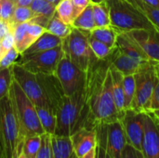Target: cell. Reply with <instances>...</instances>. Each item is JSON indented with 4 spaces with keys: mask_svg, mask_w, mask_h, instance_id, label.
Masks as SVG:
<instances>
[{
    "mask_svg": "<svg viewBox=\"0 0 159 158\" xmlns=\"http://www.w3.org/2000/svg\"><path fill=\"white\" fill-rule=\"evenodd\" d=\"M50 136L47 133L41 135V146L35 158H52Z\"/></svg>",
    "mask_w": 159,
    "mask_h": 158,
    "instance_id": "74e56055",
    "label": "cell"
},
{
    "mask_svg": "<svg viewBox=\"0 0 159 158\" xmlns=\"http://www.w3.org/2000/svg\"><path fill=\"white\" fill-rule=\"evenodd\" d=\"M18 158H27V156H25V155H24L23 153H21V154H20V155L19 156V157H18Z\"/></svg>",
    "mask_w": 159,
    "mask_h": 158,
    "instance_id": "f5cc1de1",
    "label": "cell"
},
{
    "mask_svg": "<svg viewBox=\"0 0 159 158\" xmlns=\"http://www.w3.org/2000/svg\"><path fill=\"white\" fill-rule=\"evenodd\" d=\"M56 6L57 5L48 0H34L30 7L36 15L45 16L50 19L56 12Z\"/></svg>",
    "mask_w": 159,
    "mask_h": 158,
    "instance_id": "4dcf8cb0",
    "label": "cell"
},
{
    "mask_svg": "<svg viewBox=\"0 0 159 158\" xmlns=\"http://www.w3.org/2000/svg\"><path fill=\"white\" fill-rule=\"evenodd\" d=\"M123 91L125 96L126 108L130 109L135 95V76L134 74L123 75Z\"/></svg>",
    "mask_w": 159,
    "mask_h": 158,
    "instance_id": "836d02e7",
    "label": "cell"
},
{
    "mask_svg": "<svg viewBox=\"0 0 159 158\" xmlns=\"http://www.w3.org/2000/svg\"><path fill=\"white\" fill-rule=\"evenodd\" d=\"M116 47L128 56L141 61H150L141 46L128 34V32H121L117 37Z\"/></svg>",
    "mask_w": 159,
    "mask_h": 158,
    "instance_id": "ac0fdd59",
    "label": "cell"
},
{
    "mask_svg": "<svg viewBox=\"0 0 159 158\" xmlns=\"http://www.w3.org/2000/svg\"><path fill=\"white\" fill-rule=\"evenodd\" d=\"M96 155H97V151H96V148H94L91 151H89L88 154H86L85 156H83L82 157L79 158H96Z\"/></svg>",
    "mask_w": 159,
    "mask_h": 158,
    "instance_id": "7dc6e473",
    "label": "cell"
},
{
    "mask_svg": "<svg viewBox=\"0 0 159 158\" xmlns=\"http://www.w3.org/2000/svg\"><path fill=\"white\" fill-rule=\"evenodd\" d=\"M122 158H143V155L130 144L127 143L122 153Z\"/></svg>",
    "mask_w": 159,
    "mask_h": 158,
    "instance_id": "b9f144b4",
    "label": "cell"
},
{
    "mask_svg": "<svg viewBox=\"0 0 159 158\" xmlns=\"http://www.w3.org/2000/svg\"><path fill=\"white\" fill-rule=\"evenodd\" d=\"M89 47L91 48L92 53L98 60H103L109 57V55L112 53L113 49L106 44L93 38L92 36H89Z\"/></svg>",
    "mask_w": 159,
    "mask_h": 158,
    "instance_id": "e575fe53",
    "label": "cell"
},
{
    "mask_svg": "<svg viewBox=\"0 0 159 158\" xmlns=\"http://www.w3.org/2000/svg\"><path fill=\"white\" fill-rule=\"evenodd\" d=\"M152 62H153V65H154V68H155V72L157 74V76L159 77V62L158 61H152Z\"/></svg>",
    "mask_w": 159,
    "mask_h": 158,
    "instance_id": "681fc988",
    "label": "cell"
},
{
    "mask_svg": "<svg viewBox=\"0 0 159 158\" xmlns=\"http://www.w3.org/2000/svg\"><path fill=\"white\" fill-rule=\"evenodd\" d=\"M35 108L44 132L49 135H54L57 125L56 113L54 110L48 106H35Z\"/></svg>",
    "mask_w": 159,
    "mask_h": 158,
    "instance_id": "603a6c76",
    "label": "cell"
},
{
    "mask_svg": "<svg viewBox=\"0 0 159 158\" xmlns=\"http://www.w3.org/2000/svg\"><path fill=\"white\" fill-rule=\"evenodd\" d=\"M127 143V138L121 120L106 124V146L112 157L122 158V153Z\"/></svg>",
    "mask_w": 159,
    "mask_h": 158,
    "instance_id": "4fadbf2b",
    "label": "cell"
},
{
    "mask_svg": "<svg viewBox=\"0 0 159 158\" xmlns=\"http://www.w3.org/2000/svg\"><path fill=\"white\" fill-rule=\"evenodd\" d=\"M16 4L11 0H0V20L7 23L11 22Z\"/></svg>",
    "mask_w": 159,
    "mask_h": 158,
    "instance_id": "8d00e7d4",
    "label": "cell"
},
{
    "mask_svg": "<svg viewBox=\"0 0 159 158\" xmlns=\"http://www.w3.org/2000/svg\"><path fill=\"white\" fill-rule=\"evenodd\" d=\"M147 113L157 124H159V109L158 110H151V111H147L145 112Z\"/></svg>",
    "mask_w": 159,
    "mask_h": 158,
    "instance_id": "f6af8a7d",
    "label": "cell"
},
{
    "mask_svg": "<svg viewBox=\"0 0 159 158\" xmlns=\"http://www.w3.org/2000/svg\"><path fill=\"white\" fill-rule=\"evenodd\" d=\"M97 133L96 158H113L106 146V124H99L95 127Z\"/></svg>",
    "mask_w": 159,
    "mask_h": 158,
    "instance_id": "f546056e",
    "label": "cell"
},
{
    "mask_svg": "<svg viewBox=\"0 0 159 158\" xmlns=\"http://www.w3.org/2000/svg\"><path fill=\"white\" fill-rule=\"evenodd\" d=\"M111 24L122 32L133 30H154L152 23L127 0H110Z\"/></svg>",
    "mask_w": 159,
    "mask_h": 158,
    "instance_id": "5b68a950",
    "label": "cell"
},
{
    "mask_svg": "<svg viewBox=\"0 0 159 158\" xmlns=\"http://www.w3.org/2000/svg\"><path fill=\"white\" fill-rule=\"evenodd\" d=\"M76 156L82 157L97 146V133L95 129L82 128L70 136Z\"/></svg>",
    "mask_w": 159,
    "mask_h": 158,
    "instance_id": "2e32d148",
    "label": "cell"
},
{
    "mask_svg": "<svg viewBox=\"0 0 159 158\" xmlns=\"http://www.w3.org/2000/svg\"><path fill=\"white\" fill-rule=\"evenodd\" d=\"M20 53L18 52V50L13 47L0 61V70L2 69H6L8 68L10 66L13 65L14 62H16L17 58L19 57Z\"/></svg>",
    "mask_w": 159,
    "mask_h": 158,
    "instance_id": "f35d334b",
    "label": "cell"
},
{
    "mask_svg": "<svg viewBox=\"0 0 159 158\" xmlns=\"http://www.w3.org/2000/svg\"><path fill=\"white\" fill-rule=\"evenodd\" d=\"M52 158H78L75 154L71 137L51 135Z\"/></svg>",
    "mask_w": 159,
    "mask_h": 158,
    "instance_id": "44dd1931",
    "label": "cell"
},
{
    "mask_svg": "<svg viewBox=\"0 0 159 158\" xmlns=\"http://www.w3.org/2000/svg\"><path fill=\"white\" fill-rule=\"evenodd\" d=\"M76 14L78 15L80 12H82L89 4H90V0H71Z\"/></svg>",
    "mask_w": 159,
    "mask_h": 158,
    "instance_id": "7bdbcfd3",
    "label": "cell"
},
{
    "mask_svg": "<svg viewBox=\"0 0 159 158\" xmlns=\"http://www.w3.org/2000/svg\"><path fill=\"white\" fill-rule=\"evenodd\" d=\"M110 69H111V76H112V90H113L114 102L121 119L127 110L125 104V96L123 91V74L112 65L110 66Z\"/></svg>",
    "mask_w": 159,
    "mask_h": 158,
    "instance_id": "d6986e66",
    "label": "cell"
},
{
    "mask_svg": "<svg viewBox=\"0 0 159 158\" xmlns=\"http://www.w3.org/2000/svg\"><path fill=\"white\" fill-rule=\"evenodd\" d=\"M41 146V135L28 136L24 140L22 153L27 158H35Z\"/></svg>",
    "mask_w": 159,
    "mask_h": 158,
    "instance_id": "d6a6232c",
    "label": "cell"
},
{
    "mask_svg": "<svg viewBox=\"0 0 159 158\" xmlns=\"http://www.w3.org/2000/svg\"><path fill=\"white\" fill-rule=\"evenodd\" d=\"M128 34L141 46L150 61L159 62V33L156 30H133Z\"/></svg>",
    "mask_w": 159,
    "mask_h": 158,
    "instance_id": "5bb4252c",
    "label": "cell"
},
{
    "mask_svg": "<svg viewBox=\"0 0 159 158\" xmlns=\"http://www.w3.org/2000/svg\"><path fill=\"white\" fill-rule=\"evenodd\" d=\"M73 28L74 27L71 24H67L64 21H62L55 12V14L48 20L45 30L63 39L72 32Z\"/></svg>",
    "mask_w": 159,
    "mask_h": 158,
    "instance_id": "83f0119b",
    "label": "cell"
},
{
    "mask_svg": "<svg viewBox=\"0 0 159 158\" xmlns=\"http://www.w3.org/2000/svg\"><path fill=\"white\" fill-rule=\"evenodd\" d=\"M122 31L113 26L112 24L104 27H95L92 31H90L89 34L93 38L106 44L110 47L114 48L116 44V40L118 35Z\"/></svg>",
    "mask_w": 159,
    "mask_h": 158,
    "instance_id": "7402d4cb",
    "label": "cell"
},
{
    "mask_svg": "<svg viewBox=\"0 0 159 158\" xmlns=\"http://www.w3.org/2000/svg\"><path fill=\"white\" fill-rule=\"evenodd\" d=\"M9 97L25 138L32 135L44 134L45 132L40 124L34 104L14 79L9 89Z\"/></svg>",
    "mask_w": 159,
    "mask_h": 158,
    "instance_id": "277c9868",
    "label": "cell"
},
{
    "mask_svg": "<svg viewBox=\"0 0 159 158\" xmlns=\"http://www.w3.org/2000/svg\"><path fill=\"white\" fill-rule=\"evenodd\" d=\"M10 32H11V27L9 23L0 20V40Z\"/></svg>",
    "mask_w": 159,
    "mask_h": 158,
    "instance_id": "ee69618b",
    "label": "cell"
},
{
    "mask_svg": "<svg viewBox=\"0 0 159 158\" xmlns=\"http://www.w3.org/2000/svg\"><path fill=\"white\" fill-rule=\"evenodd\" d=\"M89 32L73 28L72 32L62 39L61 43L64 55L85 72L89 69L91 62L97 59L89 47Z\"/></svg>",
    "mask_w": 159,
    "mask_h": 158,
    "instance_id": "8992f818",
    "label": "cell"
},
{
    "mask_svg": "<svg viewBox=\"0 0 159 158\" xmlns=\"http://www.w3.org/2000/svg\"><path fill=\"white\" fill-rule=\"evenodd\" d=\"M56 14L58 17L67 24L73 23L76 18V11L71 2V0H61L56 6Z\"/></svg>",
    "mask_w": 159,
    "mask_h": 158,
    "instance_id": "f1b7e54d",
    "label": "cell"
},
{
    "mask_svg": "<svg viewBox=\"0 0 159 158\" xmlns=\"http://www.w3.org/2000/svg\"><path fill=\"white\" fill-rule=\"evenodd\" d=\"M92 13L96 27H104L111 25L110 7L108 2L91 3Z\"/></svg>",
    "mask_w": 159,
    "mask_h": 158,
    "instance_id": "d4e9b609",
    "label": "cell"
},
{
    "mask_svg": "<svg viewBox=\"0 0 159 158\" xmlns=\"http://www.w3.org/2000/svg\"><path fill=\"white\" fill-rule=\"evenodd\" d=\"M72 26L74 28L79 29L81 31L89 32L92 31L96 26L93 19V13H92V4L90 3L82 12H80L76 18L74 20Z\"/></svg>",
    "mask_w": 159,
    "mask_h": 158,
    "instance_id": "484cf974",
    "label": "cell"
},
{
    "mask_svg": "<svg viewBox=\"0 0 159 158\" xmlns=\"http://www.w3.org/2000/svg\"><path fill=\"white\" fill-rule=\"evenodd\" d=\"M134 76L135 95L130 109L144 113L149 109L151 97L157 82V74L152 61L144 62Z\"/></svg>",
    "mask_w": 159,
    "mask_h": 158,
    "instance_id": "52a82bcc",
    "label": "cell"
},
{
    "mask_svg": "<svg viewBox=\"0 0 159 158\" xmlns=\"http://www.w3.org/2000/svg\"><path fill=\"white\" fill-rule=\"evenodd\" d=\"M14 47V38L12 32L8 33L0 40V61Z\"/></svg>",
    "mask_w": 159,
    "mask_h": 158,
    "instance_id": "ab89813d",
    "label": "cell"
},
{
    "mask_svg": "<svg viewBox=\"0 0 159 158\" xmlns=\"http://www.w3.org/2000/svg\"><path fill=\"white\" fill-rule=\"evenodd\" d=\"M36 76L48 104L56 113L59 104L65 96L59 79L55 74H37Z\"/></svg>",
    "mask_w": 159,
    "mask_h": 158,
    "instance_id": "9a60e30c",
    "label": "cell"
},
{
    "mask_svg": "<svg viewBox=\"0 0 159 158\" xmlns=\"http://www.w3.org/2000/svg\"><path fill=\"white\" fill-rule=\"evenodd\" d=\"M62 39L53 34L45 31L22 54L21 56H27L35 54L41 51L48 50L56 47L61 46Z\"/></svg>",
    "mask_w": 159,
    "mask_h": 158,
    "instance_id": "ffe728a7",
    "label": "cell"
},
{
    "mask_svg": "<svg viewBox=\"0 0 159 158\" xmlns=\"http://www.w3.org/2000/svg\"><path fill=\"white\" fill-rule=\"evenodd\" d=\"M11 1H13V2H14V3L16 4V1H17V0H11Z\"/></svg>",
    "mask_w": 159,
    "mask_h": 158,
    "instance_id": "11a10c76",
    "label": "cell"
},
{
    "mask_svg": "<svg viewBox=\"0 0 159 158\" xmlns=\"http://www.w3.org/2000/svg\"><path fill=\"white\" fill-rule=\"evenodd\" d=\"M120 120L124 127L127 142L142 153L143 139V113L137 112L133 109H128Z\"/></svg>",
    "mask_w": 159,
    "mask_h": 158,
    "instance_id": "8fae6325",
    "label": "cell"
},
{
    "mask_svg": "<svg viewBox=\"0 0 159 158\" xmlns=\"http://www.w3.org/2000/svg\"><path fill=\"white\" fill-rule=\"evenodd\" d=\"M0 158H4L3 157V155H2V153H1V151H0Z\"/></svg>",
    "mask_w": 159,
    "mask_h": 158,
    "instance_id": "db71d44e",
    "label": "cell"
},
{
    "mask_svg": "<svg viewBox=\"0 0 159 158\" xmlns=\"http://www.w3.org/2000/svg\"><path fill=\"white\" fill-rule=\"evenodd\" d=\"M110 0H90V3H100V2H108Z\"/></svg>",
    "mask_w": 159,
    "mask_h": 158,
    "instance_id": "f907efd6",
    "label": "cell"
},
{
    "mask_svg": "<svg viewBox=\"0 0 159 158\" xmlns=\"http://www.w3.org/2000/svg\"><path fill=\"white\" fill-rule=\"evenodd\" d=\"M132 6H134L145 18L152 23L154 28L159 33V9L156 8L142 0H127Z\"/></svg>",
    "mask_w": 159,
    "mask_h": 158,
    "instance_id": "4316f807",
    "label": "cell"
},
{
    "mask_svg": "<svg viewBox=\"0 0 159 158\" xmlns=\"http://www.w3.org/2000/svg\"><path fill=\"white\" fill-rule=\"evenodd\" d=\"M27 25L28 22H24L17 24L11 28L14 38V47L18 50L20 55H21L32 45L27 34Z\"/></svg>",
    "mask_w": 159,
    "mask_h": 158,
    "instance_id": "cb8c5ba5",
    "label": "cell"
},
{
    "mask_svg": "<svg viewBox=\"0 0 159 158\" xmlns=\"http://www.w3.org/2000/svg\"><path fill=\"white\" fill-rule=\"evenodd\" d=\"M63 55L62 47L59 46L35 54L21 56V59L16 62L22 68L35 74H55L57 66Z\"/></svg>",
    "mask_w": 159,
    "mask_h": 158,
    "instance_id": "ba28073f",
    "label": "cell"
},
{
    "mask_svg": "<svg viewBox=\"0 0 159 158\" xmlns=\"http://www.w3.org/2000/svg\"><path fill=\"white\" fill-rule=\"evenodd\" d=\"M159 109V77L157 76V82L153 90V94L151 97L150 104H149V109L148 111L151 110H158Z\"/></svg>",
    "mask_w": 159,
    "mask_h": 158,
    "instance_id": "60d3db41",
    "label": "cell"
},
{
    "mask_svg": "<svg viewBox=\"0 0 159 158\" xmlns=\"http://www.w3.org/2000/svg\"><path fill=\"white\" fill-rule=\"evenodd\" d=\"M12 75L13 79L18 83L22 91L31 100L34 106L50 107L42 91L35 74L27 71L17 62H14L12 65Z\"/></svg>",
    "mask_w": 159,
    "mask_h": 158,
    "instance_id": "30bf717a",
    "label": "cell"
},
{
    "mask_svg": "<svg viewBox=\"0 0 159 158\" xmlns=\"http://www.w3.org/2000/svg\"><path fill=\"white\" fill-rule=\"evenodd\" d=\"M142 1H143L144 3L159 9V0H142Z\"/></svg>",
    "mask_w": 159,
    "mask_h": 158,
    "instance_id": "c3c4849f",
    "label": "cell"
},
{
    "mask_svg": "<svg viewBox=\"0 0 159 158\" xmlns=\"http://www.w3.org/2000/svg\"><path fill=\"white\" fill-rule=\"evenodd\" d=\"M48 1H49V2H51V3H53V4H55V5H58V3H59L60 1H61V0H48Z\"/></svg>",
    "mask_w": 159,
    "mask_h": 158,
    "instance_id": "816d5d0a",
    "label": "cell"
},
{
    "mask_svg": "<svg viewBox=\"0 0 159 158\" xmlns=\"http://www.w3.org/2000/svg\"><path fill=\"white\" fill-rule=\"evenodd\" d=\"M143 158H159V124L143 113Z\"/></svg>",
    "mask_w": 159,
    "mask_h": 158,
    "instance_id": "7c38bea8",
    "label": "cell"
},
{
    "mask_svg": "<svg viewBox=\"0 0 159 158\" xmlns=\"http://www.w3.org/2000/svg\"><path fill=\"white\" fill-rule=\"evenodd\" d=\"M110 66L108 57L103 60L95 59L86 71L85 99L88 110V129H93L99 124L120 120L113 98Z\"/></svg>",
    "mask_w": 159,
    "mask_h": 158,
    "instance_id": "6da1fadb",
    "label": "cell"
},
{
    "mask_svg": "<svg viewBox=\"0 0 159 158\" xmlns=\"http://www.w3.org/2000/svg\"><path fill=\"white\" fill-rule=\"evenodd\" d=\"M25 136L8 95L0 99V151L4 158H18Z\"/></svg>",
    "mask_w": 159,
    "mask_h": 158,
    "instance_id": "7a4b0ae2",
    "label": "cell"
},
{
    "mask_svg": "<svg viewBox=\"0 0 159 158\" xmlns=\"http://www.w3.org/2000/svg\"><path fill=\"white\" fill-rule=\"evenodd\" d=\"M108 60L110 64L119 71L123 75L135 74L146 61H141L121 52L116 47H114Z\"/></svg>",
    "mask_w": 159,
    "mask_h": 158,
    "instance_id": "e0dca14e",
    "label": "cell"
},
{
    "mask_svg": "<svg viewBox=\"0 0 159 158\" xmlns=\"http://www.w3.org/2000/svg\"><path fill=\"white\" fill-rule=\"evenodd\" d=\"M36 14L32 10L30 7H18L16 6L13 17L10 22V27L12 28L13 26L24 22H29L31 21Z\"/></svg>",
    "mask_w": 159,
    "mask_h": 158,
    "instance_id": "1f68e13d",
    "label": "cell"
},
{
    "mask_svg": "<svg viewBox=\"0 0 159 158\" xmlns=\"http://www.w3.org/2000/svg\"><path fill=\"white\" fill-rule=\"evenodd\" d=\"M12 80V66L0 70V99L8 95Z\"/></svg>",
    "mask_w": 159,
    "mask_h": 158,
    "instance_id": "d590c367",
    "label": "cell"
},
{
    "mask_svg": "<svg viewBox=\"0 0 159 158\" xmlns=\"http://www.w3.org/2000/svg\"><path fill=\"white\" fill-rule=\"evenodd\" d=\"M55 75L59 79L65 96H74L85 91L87 74L65 55L61 59Z\"/></svg>",
    "mask_w": 159,
    "mask_h": 158,
    "instance_id": "9c48e42d",
    "label": "cell"
},
{
    "mask_svg": "<svg viewBox=\"0 0 159 158\" xmlns=\"http://www.w3.org/2000/svg\"><path fill=\"white\" fill-rule=\"evenodd\" d=\"M56 130L59 136H71L76 130L87 128L88 110L85 91L74 96H64L56 110Z\"/></svg>",
    "mask_w": 159,
    "mask_h": 158,
    "instance_id": "3957f363",
    "label": "cell"
},
{
    "mask_svg": "<svg viewBox=\"0 0 159 158\" xmlns=\"http://www.w3.org/2000/svg\"><path fill=\"white\" fill-rule=\"evenodd\" d=\"M34 0H17L16 6L18 7H30Z\"/></svg>",
    "mask_w": 159,
    "mask_h": 158,
    "instance_id": "bcb514c9",
    "label": "cell"
}]
</instances>
